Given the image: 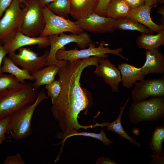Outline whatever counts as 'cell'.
<instances>
[{"label":"cell","instance_id":"obj_1","mask_svg":"<svg viewBox=\"0 0 164 164\" xmlns=\"http://www.w3.org/2000/svg\"><path fill=\"white\" fill-rule=\"evenodd\" d=\"M100 58L93 56L73 62L65 61L58 73L61 89L51 111L62 132L67 133L80 128L86 130L93 125H80L78 121L81 111L86 114L93 102L92 93L82 87V73L87 67L98 64Z\"/></svg>","mask_w":164,"mask_h":164},{"label":"cell","instance_id":"obj_2","mask_svg":"<svg viewBox=\"0 0 164 164\" xmlns=\"http://www.w3.org/2000/svg\"><path fill=\"white\" fill-rule=\"evenodd\" d=\"M39 88L33 83L25 81L12 88L0 90V119L33 103L37 97Z\"/></svg>","mask_w":164,"mask_h":164},{"label":"cell","instance_id":"obj_3","mask_svg":"<svg viewBox=\"0 0 164 164\" xmlns=\"http://www.w3.org/2000/svg\"><path fill=\"white\" fill-rule=\"evenodd\" d=\"M48 97L44 88L38 93L35 101L25 106L10 115V119L6 134L16 140L23 139L32 133L31 120L34 111L39 104Z\"/></svg>","mask_w":164,"mask_h":164},{"label":"cell","instance_id":"obj_4","mask_svg":"<svg viewBox=\"0 0 164 164\" xmlns=\"http://www.w3.org/2000/svg\"><path fill=\"white\" fill-rule=\"evenodd\" d=\"M164 116V97H152L134 101L131 104L128 117L134 125L145 121H158Z\"/></svg>","mask_w":164,"mask_h":164},{"label":"cell","instance_id":"obj_5","mask_svg":"<svg viewBox=\"0 0 164 164\" xmlns=\"http://www.w3.org/2000/svg\"><path fill=\"white\" fill-rule=\"evenodd\" d=\"M48 37L50 48L47 58L46 66L54 64L58 66L60 68L65 61L59 60L56 58V54L58 50H65V46L71 43H76L78 47L83 49L88 47L93 42L88 34L84 31L78 34H67L63 33Z\"/></svg>","mask_w":164,"mask_h":164},{"label":"cell","instance_id":"obj_6","mask_svg":"<svg viewBox=\"0 0 164 164\" xmlns=\"http://www.w3.org/2000/svg\"><path fill=\"white\" fill-rule=\"evenodd\" d=\"M19 0H13L0 19V43L11 40L21 32L23 10Z\"/></svg>","mask_w":164,"mask_h":164},{"label":"cell","instance_id":"obj_7","mask_svg":"<svg viewBox=\"0 0 164 164\" xmlns=\"http://www.w3.org/2000/svg\"><path fill=\"white\" fill-rule=\"evenodd\" d=\"M25 8L21 32L32 37L38 36L43 30L45 22L43 15L44 7L38 0H25Z\"/></svg>","mask_w":164,"mask_h":164},{"label":"cell","instance_id":"obj_8","mask_svg":"<svg viewBox=\"0 0 164 164\" xmlns=\"http://www.w3.org/2000/svg\"><path fill=\"white\" fill-rule=\"evenodd\" d=\"M106 45L105 42L102 41L97 47L93 42L90 44L87 49L78 50L75 48L73 49L68 50L60 49L57 51L56 57L59 60H64L71 62L77 60L93 56L100 58L106 57H108V54L111 53L115 54L127 60H128L127 58L120 53L123 51L122 48L118 47L111 49L108 47H105Z\"/></svg>","mask_w":164,"mask_h":164},{"label":"cell","instance_id":"obj_9","mask_svg":"<svg viewBox=\"0 0 164 164\" xmlns=\"http://www.w3.org/2000/svg\"><path fill=\"white\" fill-rule=\"evenodd\" d=\"M45 26L39 36L46 37L53 35H59L65 32L78 34L84 31L76 22L57 16L50 12L46 6L43 9Z\"/></svg>","mask_w":164,"mask_h":164},{"label":"cell","instance_id":"obj_10","mask_svg":"<svg viewBox=\"0 0 164 164\" xmlns=\"http://www.w3.org/2000/svg\"><path fill=\"white\" fill-rule=\"evenodd\" d=\"M16 53L13 52L8 54V57L16 65L21 67L31 75L46 66L49 51L46 50L41 56L30 48L22 47Z\"/></svg>","mask_w":164,"mask_h":164},{"label":"cell","instance_id":"obj_11","mask_svg":"<svg viewBox=\"0 0 164 164\" xmlns=\"http://www.w3.org/2000/svg\"><path fill=\"white\" fill-rule=\"evenodd\" d=\"M135 83L131 92L134 101L145 99L149 97H164V77L159 78L142 80Z\"/></svg>","mask_w":164,"mask_h":164},{"label":"cell","instance_id":"obj_12","mask_svg":"<svg viewBox=\"0 0 164 164\" xmlns=\"http://www.w3.org/2000/svg\"><path fill=\"white\" fill-rule=\"evenodd\" d=\"M115 19L100 15L94 12L76 21L80 27L86 32L94 33L112 32L115 31Z\"/></svg>","mask_w":164,"mask_h":164},{"label":"cell","instance_id":"obj_13","mask_svg":"<svg viewBox=\"0 0 164 164\" xmlns=\"http://www.w3.org/2000/svg\"><path fill=\"white\" fill-rule=\"evenodd\" d=\"M94 73L97 76L103 78L104 82L109 85L113 92H118L119 85L121 82L120 71L108 57L100 58Z\"/></svg>","mask_w":164,"mask_h":164},{"label":"cell","instance_id":"obj_14","mask_svg":"<svg viewBox=\"0 0 164 164\" xmlns=\"http://www.w3.org/2000/svg\"><path fill=\"white\" fill-rule=\"evenodd\" d=\"M50 44L49 37H32L20 32L11 40L2 44V46L7 53L9 54L27 46L37 45L38 48H46L50 46Z\"/></svg>","mask_w":164,"mask_h":164},{"label":"cell","instance_id":"obj_15","mask_svg":"<svg viewBox=\"0 0 164 164\" xmlns=\"http://www.w3.org/2000/svg\"><path fill=\"white\" fill-rule=\"evenodd\" d=\"M145 62L141 67L143 74H163L164 73V55L158 49L145 50Z\"/></svg>","mask_w":164,"mask_h":164},{"label":"cell","instance_id":"obj_16","mask_svg":"<svg viewBox=\"0 0 164 164\" xmlns=\"http://www.w3.org/2000/svg\"><path fill=\"white\" fill-rule=\"evenodd\" d=\"M152 7L143 5L132 9L127 17L142 24L153 32L158 33L164 30V26L157 25L152 20L150 12Z\"/></svg>","mask_w":164,"mask_h":164},{"label":"cell","instance_id":"obj_17","mask_svg":"<svg viewBox=\"0 0 164 164\" xmlns=\"http://www.w3.org/2000/svg\"><path fill=\"white\" fill-rule=\"evenodd\" d=\"M69 14L76 20L86 17L94 12L99 0H68Z\"/></svg>","mask_w":164,"mask_h":164},{"label":"cell","instance_id":"obj_18","mask_svg":"<svg viewBox=\"0 0 164 164\" xmlns=\"http://www.w3.org/2000/svg\"><path fill=\"white\" fill-rule=\"evenodd\" d=\"M164 140V125H157L152 134L149 144L154 153L151 155L152 160L149 164L164 163V153L162 148Z\"/></svg>","mask_w":164,"mask_h":164},{"label":"cell","instance_id":"obj_19","mask_svg":"<svg viewBox=\"0 0 164 164\" xmlns=\"http://www.w3.org/2000/svg\"><path fill=\"white\" fill-rule=\"evenodd\" d=\"M117 67L120 72L123 86L128 89L131 88L137 81L144 80L145 76L141 67H137L128 63L118 64Z\"/></svg>","mask_w":164,"mask_h":164},{"label":"cell","instance_id":"obj_20","mask_svg":"<svg viewBox=\"0 0 164 164\" xmlns=\"http://www.w3.org/2000/svg\"><path fill=\"white\" fill-rule=\"evenodd\" d=\"M130 100V98L128 97L125 104L122 106L120 107V112L117 118L111 123L105 122L102 123L95 122V124L93 125V128L96 127H107V130L111 131L117 134L119 136L125 139L128 140L132 143L138 147L141 146L140 143L137 142L136 140L129 135L123 128L121 122V119L125 108Z\"/></svg>","mask_w":164,"mask_h":164},{"label":"cell","instance_id":"obj_21","mask_svg":"<svg viewBox=\"0 0 164 164\" xmlns=\"http://www.w3.org/2000/svg\"><path fill=\"white\" fill-rule=\"evenodd\" d=\"M136 42L140 48L146 50L158 49L159 46L164 45V30L155 34L141 33L137 37Z\"/></svg>","mask_w":164,"mask_h":164},{"label":"cell","instance_id":"obj_22","mask_svg":"<svg viewBox=\"0 0 164 164\" xmlns=\"http://www.w3.org/2000/svg\"><path fill=\"white\" fill-rule=\"evenodd\" d=\"M60 69V67L56 65L50 64L32 74L31 76L35 79L33 85L39 87L51 83L55 80Z\"/></svg>","mask_w":164,"mask_h":164},{"label":"cell","instance_id":"obj_23","mask_svg":"<svg viewBox=\"0 0 164 164\" xmlns=\"http://www.w3.org/2000/svg\"><path fill=\"white\" fill-rule=\"evenodd\" d=\"M3 65L1 67L2 73H8L15 76L19 82H23L26 80L34 81V78L26 70L19 68L7 56L3 60Z\"/></svg>","mask_w":164,"mask_h":164},{"label":"cell","instance_id":"obj_24","mask_svg":"<svg viewBox=\"0 0 164 164\" xmlns=\"http://www.w3.org/2000/svg\"><path fill=\"white\" fill-rule=\"evenodd\" d=\"M132 9L124 0H111L106 16L115 20L126 17Z\"/></svg>","mask_w":164,"mask_h":164},{"label":"cell","instance_id":"obj_25","mask_svg":"<svg viewBox=\"0 0 164 164\" xmlns=\"http://www.w3.org/2000/svg\"><path fill=\"white\" fill-rule=\"evenodd\" d=\"M75 135H81L93 138L101 141L105 145L108 146L110 144L113 143L112 141L109 139L106 136L105 132L102 128L100 133H98L89 132H79L77 131H74L72 132L64 133L63 132L57 133L56 137L62 139L60 144L63 146L64 142L67 139L71 136Z\"/></svg>","mask_w":164,"mask_h":164},{"label":"cell","instance_id":"obj_26","mask_svg":"<svg viewBox=\"0 0 164 164\" xmlns=\"http://www.w3.org/2000/svg\"><path fill=\"white\" fill-rule=\"evenodd\" d=\"M116 29L137 31L142 33H153V32L139 22L127 17L116 19L114 23Z\"/></svg>","mask_w":164,"mask_h":164},{"label":"cell","instance_id":"obj_27","mask_svg":"<svg viewBox=\"0 0 164 164\" xmlns=\"http://www.w3.org/2000/svg\"><path fill=\"white\" fill-rule=\"evenodd\" d=\"M68 0H55L46 6L54 14L69 19Z\"/></svg>","mask_w":164,"mask_h":164},{"label":"cell","instance_id":"obj_28","mask_svg":"<svg viewBox=\"0 0 164 164\" xmlns=\"http://www.w3.org/2000/svg\"><path fill=\"white\" fill-rule=\"evenodd\" d=\"M61 84L58 80H54L51 83L46 85L48 96L50 97L52 104L56 102L61 89Z\"/></svg>","mask_w":164,"mask_h":164},{"label":"cell","instance_id":"obj_29","mask_svg":"<svg viewBox=\"0 0 164 164\" xmlns=\"http://www.w3.org/2000/svg\"><path fill=\"white\" fill-rule=\"evenodd\" d=\"M19 83L15 76L11 74H2L0 76V90L12 88Z\"/></svg>","mask_w":164,"mask_h":164},{"label":"cell","instance_id":"obj_30","mask_svg":"<svg viewBox=\"0 0 164 164\" xmlns=\"http://www.w3.org/2000/svg\"><path fill=\"white\" fill-rule=\"evenodd\" d=\"M10 119V115L0 119V143L2 144L5 139Z\"/></svg>","mask_w":164,"mask_h":164},{"label":"cell","instance_id":"obj_31","mask_svg":"<svg viewBox=\"0 0 164 164\" xmlns=\"http://www.w3.org/2000/svg\"><path fill=\"white\" fill-rule=\"evenodd\" d=\"M111 1V0H99L94 12L100 15L106 16L107 10Z\"/></svg>","mask_w":164,"mask_h":164},{"label":"cell","instance_id":"obj_32","mask_svg":"<svg viewBox=\"0 0 164 164\" xmlns=\"http://www.w3.org/2000/svg\"><path fill=\"white\" fill-rule=\"evenodd\" d=\"M25 162L19 153L7 156L4 160V164H25Z\"/></svg>","mask_w":164,"mask_h":164},{"label":"cell","instance_id":"obj_33","mask_svg":"<svg viewBox=\"0 0 164 164\" xmlns=\"http://www.w3.org/2000/svg\"><path fill=\"white\" fill-rule=\"evenodd\" d=\"M13 0H0V19Z\"/></svg>","mask_w":164,"mask_h":164},{"label":"cell","instance_id":"obj_34","mask_svg":"<svg viewBox=\"0 0 164 164\" xmlns=\"http://www.w3.org/2000/svg\"><path fill=\"white\" fill-rule=\"evenodd\" d=\"M132 9L138 8L144 5V0H124Z\"/></svg>","mask_w":164,"mask_h":164},{"label":"cell","instance_id":"obj_35","mask_svg":"<svg viewBox=\"0 0 164 164\" xmlns=\"http://www.w3.org/2000/svg\"><path fill=\"white\" fill-rule=\"evenodd\" d=\"M96 164H118L111 159L104 157L98 158L96 162Z\"/></svg>","mask_w":164,"mask_h":164},{"label":"cell","instance_id":"obj_36","mask_svg":"<svg viewBox=\"0 0 164 164\" xmlns=\"http://www.w3.org/2000/svg\"><path fill=\"white\" fill-rule=\"evenodd\" d=\"M6 54L7 53L4 48L2 45L0 43V76L2 74L1 71V64Z\"/></svg>","mask_w":164,"mask_h":164},{"label":"cell","instance_id":"obj_37","mask_svg":"<svg viewBox=\"0 0 164 164\" xmlns=\"http://www.w3.org/2000/svg\"><path fill=\"white\" fill-rule=\"evenodd\" d=\"M144 5H145L152 6L155 5L158 2V0H144Z\"/></svg>","mask_w":164,"mask_h":164},{"label":"cell","instance_id":"obj_38","mask_svg":"<svg viewBox=\"0 0 164 164\" xmlns=\"http://www.w3.org/2000/svg\"><path fill=\"white\" fill-rule=\"evenodd\" d=\"M40 3L43 7L46 6L48 4L55 0H38Z\"/></svg>","mask_w":164,"mask_h":164},{"label":"cell","instance_id":"obj_39","mask_svg":"<svg viewBox=\"0 0 164 164\" xmlns=\"http://www.w3.org/2000/svg\"><path fill=\"white\" fill-rule=\"evenodd\" d=\"M157 12L158 13L161 14L163 18H164V5L160 7L157 10Z\"/></svg>","mask_w":164,"mask_h":164},{"label":"cell","instance_id":"obj_40","mask_svg":"<svg viewBox=\"0 0 164 164\" xmlns=\"http://www.w3.org/2000/svg\"><path fill=\"white\" fill-rule=\"evenodd\" d=\"M158 2L160 4H163L164 2V0H158Z\"/></svg>","mask_w":164,"mask_h":164},{"label":"cell","instance_id":"obj_41","mask_svg":"<svg viewBox=\"0 0 164 164\" xmlns=\"http://www.w3.org/2000/svg\"><path fill=\"white\" fill-rule=\"evenodd\" d=\"M19 0L21 3L22 2H24L25 1V0Z\"/></svg>","mask_w":164,"mask_h":164},{"label":"cell","instance_id":"obj_42","mask_svg":"<svg viewBox=\"0 0 164 164\" xmlns=\"http://www.w3.org/2000/svg\"><path fill=\"white\" fill-rule=\"evenodd\" d=\"M1 144L0 143V145H1Z\"/></svg>","mask_w":164,"mask_h":164}]
</instances>
